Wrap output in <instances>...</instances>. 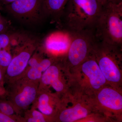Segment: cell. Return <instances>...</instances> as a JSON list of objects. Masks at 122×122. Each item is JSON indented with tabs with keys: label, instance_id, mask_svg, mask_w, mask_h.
<instances>
[{
	"label": "cell",
	"instance_id": "obj_1",
	"mask_svg": "<svg viewBox=\"0 0 122 122\" xmlns=\"http://www.w3.org/2000/svg\"><path fill=\"white\" fill-rule=\"evenodd\" d=\"M69 73L70 91L72 95L89 97L108 85L92 53Z\"/></svg>",
	"mask_w": 122,
	"mask_h": 122
},
{
	"label": "cell",
	"instance_id": "obj_2",
	"mask_svg": "<svg viewBox=\"0 0 122 122\" xmlns=\"http://www.w3.org/2000/svg\"><path fill=\"white\" fill-rule=\"evenodd\" d=\"M102 7L98 0H69L62 16L66 29L72 32L94 29Z\"/></svg>",
	"mask_w": 122,
	"mask_h": 122
},
{
	"label": "cell",
	"instance_id": "obj_3",
	"mask_svg": "<svg viewBox=\"0 0 122 122\" xmlns=\"http://www.w3.org/2000/svg\"><path fill=\"white\" fill-rule=\"evenodd\" d=\"M92 53L107 84L122 89V46L97 41Z\"/></svg>",
	"mask_w": 122,
	"mask_h": 122
},
{
	"label": "cell",
	"instance_id": "obj_4",
	"mask_svg": "<svg viewBox=\"0 0 122 122\" xmlns=\"http://www.w3.org/2000/svg\"><path fill=\"white\" fill-rule=\"evenodd\" d=\"M94 32L97 41L122 46V2L103 6Z\"/></svg>",
	"mask_w": 122,
	"mask_h": 122
},
{
	"label": "cell",
	"instance_id": "obj_5",
	"mask_svg": "<svg viewBox=\"0 0 122 122\" xmlns=\"http://www.w3.org/2000/svg\"><path fill=\"white\" fill-rule=\"evenodd\" d=\"M39 83L22 77L5 84L6 98L18 115L22 116L35 102L38 94Z\"/></svg>",
	"mask_w": 122,
	"mask_h": 122
},
{
	"label": "cell",
	"instance_id": "obj_6",
	"mask_svg": "<svg viewBox=\"0 0 122 122\" xmlns=\"http://www.w3.org/2000/svg\"><path fill=\"white\" fill-rule=\"evenodd\" d=\"M72 33L69 48L63 59L66 69L68 72L81 65L91 55L97 41L94 30L72 32Z\"/></svg>",
	"mask_w": 122,
	"mask_h": 122
},
{
	"label": "cell",
	"instance_id": "obj_7",
	"mask_svg": "<svg viewBox=\"0 0 122 122\" xmlns=\"http://www.w3.org/2000/svg\"><path fill=\"white\" fill-rule=\"evenodd\" d=\"M39 45L36 39L23 35L20 43L13 47L12 60L4 75L5 85L24 76L29 60Z\"/></svg>",
	"mask_w": 122,
	"mask_h": 122
},
{
	"label": "cell",
	"instance_id": "obj_8",
	"mask_svg": "<svg viewBox=\"0 0 122 122\" xmlns=\"http://www.w3.org/2000/svg\"><path fill=\"white\" fill-rule=\"evenodd\" d=\"M88 97L96 111L105 115L110 122L122 121V89L107 85Z\"/></svg>",
	"mask_w": 122,
	"mask_h": 122
},
{
	"label": "cell",
	"instance_id": "obj_9",
	"mask_svg": "<svg viewBox=\"0 0 122 122\" xmlns=\"http://www.w3.org/2000/svg\"><path fill=\"white\" fill-rule=\"evenodd\" d=\"M69 75V73L66 69L63 59L57 60L43 73L39 82L38 91H50L51 87L62 100H65L71 95Z\"/></svg>",
	"mask_w": 122,
	"mask_h": 122
},
{
	"label": "cell",
	"instance_id": "obj_10",
	"mask_svg": "<svg viewBox=\"0 0 122 122\" xmlns=\"http://www.w3.org/2000/svg\"><path fill=\"white\" fill-rule=\"evenodd\" d=\"M67 100L72 105L64 102L55 122H81L93 113L98 112L87 96L72 95Z\"/></svg>",
	"mask_w": 122,
	"mask_h": 122
},
{
	"label": "cell",
	"instance_id": "obj_11",
	"mask_svg": "<svg viewBox=\"0 0 122 122\" xmlns=\"http://www.w3.org/2000/svg\"><path fill=\"white\" fill-rule=\"evenodd\" d=\"M73 33L68 30H58L46 37L39 47L48 57L63 59L69 48Z\"/></svg>",
	"mask_w": 122,
	"mask_h": 122
},
{
	"label": "cell",
	"instance_id": "obj_12",
	"mask_svg": "<svg viewBox=\"0 0 122 122\" xmlns=\"http://www.w3.org/2000/svg\"><path fill=\"white\" fill-rule=\"evenodd\" d=\"M4 6L6 11L24 22H36L44 17L40 0H16Z\"/></svg>",
	"mask_w": 122,
	"mask_h": 122
},
{
	"label": "cell",
	"instance_id": "obj_13",
	"mask_svg": "<svg viewBox=\"0 0 122 122\" xmlns=\"http://www.w3.org/2000/svg\"><path fill=\"white\" fill-rule=\"evenodd\" d=\"M63 100L56 93L49 90L38 91L37 97L30 106L45 115L55 117L63 105Z\"/></svg>",
	"mask_w": 122,
	"mask_h": 122
},
{
	"label": "cell",
	"instance_id": "obj_14",
	"mask_svg": "<svg viewBox=\"0 0 122 122\" xmlns=\"http://www.w3.org/2000/svg\"><path fill=\"white\" fill-rule=\"evenodd\" d=\"M69 0H40L42 10L45 17H62Z\"/></svg>",
	"mask_w": 122,
	"mask_h": 122
},
{
	"label": "cell",
	"instance_id": "obj_15",
	"mask_svg": "<svg viewBox=\"0 0 122 122\" xmlns=\"http://www.w3.org/2000/svg\"><path fill=\"white\" fill-rule=\"evenodd\" d=\"M58 59L52 57L44 58L38 64L27 70L24 76L30 81L39 82L43 73Z\"/></svg>",
	"mask_w": 122,
	"mask_h": 122
},
{
	"label": "cell",
	"instance_id": "obj_16",
	"mask_svg": "<svg viewBox=\"0 0 122 122\" xmlns=\"http://www.w3.org/2000/svg\"><path fill=\"white\" fill-rule=\"evenodd\" d=\"M24 122H54L53 119L30 107L22 116Z\"/></svg>",
	"mask_w": 122,
	"mask_h": 122
},
{
	"label": "cell",
	"instance_id": "obj_17",
	"mask_svg": "<svg viewBox=\"0 0 122 122\" xmlns=\"http://www.w3.org/2000/svg\"><path fill=\"white\" fill-rule=\"evenodd\" d=\"M0 111L6 115L19 119L21 122H24L23 117L17 114L13 106L6 97H0Z\"/></svg>",
	"mask_w": 122,
	"mask_h": 122
},
{
	"label": "cell",
	"instance_id": "obj_18",
	"mask_svg": "<svg viewBox=\"0 0 122 122\" xmlns=\"http://www.w3.org/2000/svg\"><path fill=\"white\" fill-rule=\"evenodd\" d=\"M12 59V54L9 50L0 48V67L2 70L4 76Z\"/></svg>",
	"mask_w": 122,
	"mask_h": 122
},
{
	"label": "cell",
	"instance_id": "obj_19",
	"mask_svg": "<svg viewBox=\"0 0 122 122\" xmlns=\"http://www.w3.org/2000/svg\"><path fill=\"white\" fill-rule=\"evenodd\" d=\"M12 35L7 33V32L0 34V48L8 50L10 47Z\"/></svg>",
	"mask_w": 122,
	"mask_h": 122
},
{
	"label": "cell",
	"instance_id": "obj_20",
	"mask_svg": "<svg viewBox=\"0 0 122 122\" xmlns=\"http://www.w3.org/2000/svg\"><path fill=\"white\" fill-rule=\"evenodd\" d=\"M7 91L5 89L4 76L0 67V97H6Z\"/></svg>",
	"mask_w": 122,
	"mask_h": 122
},
{
	"label": "cell",
	"instance_id": "obj_21",
	"mask_svg": "<svg viewBox=\"0 0 122 122\" xmlns=\"http://www.w3.org/2000/svg\"><path fill=\"white\" fill-rule=\"evenodd\" d=\"M0 122H21L19 119L6 115L0 111Z\"/></svg>",
	"mask_w": 122,
	"mask_h": 122
},
{
	"label": "cell",
	"instance_id": "obj_22",
	"mask_svg": "<svg viewBox=\"0 0 122 122\" xmlns=\"http://www.w3.org/2000/svg\"><path fill=\"white\" fill-rule=\"evenodd\" d=\"M9 28V24L7 20H4L0 21V34L6 32Z\"/></svg>",
	"mask_w": 122,
	"mask_h": 122
},
{
	"label": "cell",
	"instance_id": "obj_23",
	"mask_svg": "<svg viewBox=\"0 0 122 122\" xmlns=\"http://www.w3.org/2000/svg\"><path fill=\"white\" fill-rule=\"evenodd\" d=\"M102 6L109 3H119L122 2V0H98Z\"/></svg>",
	"mask_w": 122,
	"mask_h": 122
},
{
	"label": "cell",
	"instance_id": "obj_24",
	"mask_svg": "<svg viewBox=\"0 0 122 122\" xmlns=\"http://www.w3.org/2000/svg\"><path fill=\"white\" fill-rule=\"evenodd\" d=\"M15 0H0V3L3 6L9 4Z\"/></svg>",
	"mask_w": 122,
	"mask_h": 122
},
{
	"label": "cell",
	"instance_id": "obj_25",
	"mask_svg": "<svg viewBox=\"0 0 122 122\" xmlns=\"http://www.w3.org/2000/svg\"><path fill=\"white\" fill-rule=\"evenodd\" d=\"M5 18L4 17L2 16V15H1L0 13V21H2V20H4Z\"/></svg>",
	"mask_w": 122,
	"mask_h": 122
},
{
	"label": "cell",
	"instance_id": "obj_26",
	"mask_svg": "<svg viewBox=\"0 0 122 122\" xmlns=\"http://www.w3.org/2000/svg\"><path fill=\"white\" fill-rule=\"evenodd\" d=\"M2 9V6L1 4L0 3V10H1Z\"/></svg>",
	"mask_w": 122,
	"mask_h": 122
}]
</instances>
